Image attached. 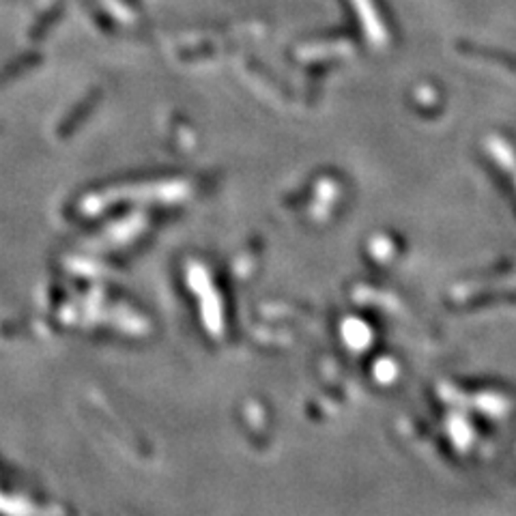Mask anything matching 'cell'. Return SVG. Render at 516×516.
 Returning <instances> with one entry per match:
<instances>
[]
</instances>
